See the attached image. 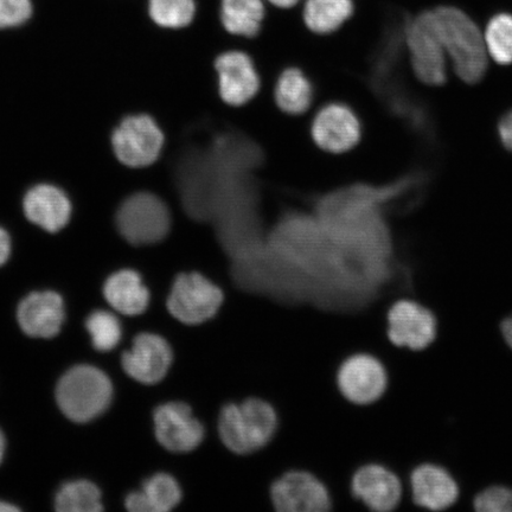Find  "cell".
Here are the masks:
<instances>
[{"mask_svg":"<svg viewBox=\"0 0 512 512\" xmlns=\"http://www.w3.org/2000/svg\"><path fill=\"white\" fill-rule=\"evenodd\" d=\"M279 428L277 409L266 399L251 396L228 402L217 416L221 444L235 456H252L272 443Z\"/></svg>","mask_w":512,"mask_h":512,"instance_id":"obj_2","label":"cell"},{"mask_svg":"<svg viewBox=\"0 0 512 512\" xmlns=\"http://www.w3.org/2000/svg\"><path fill=\"white\" fill-rule=\"evenodd\" d=\"M386 326L390 344L413 352L430 349L439 336L437 313L413 298H400L390 305Z\"/></svg>","mask_w":512,"mask_h":512,"instance_id":"obj_7","label":"cell"},{"mask_svg":"<svg viewBox=\"0 0 512 512\" xmlns=\"http://www.w3.org/2000/svg\"><path fill=\"white\" fill-rule=\"evenodd\" d=\"M408 18H400L389 28L377 53L371 85L390 114L405 124L422 142H433L435 128L428 107L411 92L402 72L403 48H406Z\"/></svg>","mask_w":512,"mask_h":512,"instance_id":"obj_1","label":"cell"},{"mask_svg":"<svg viewBox=\"0 0 512 512\" xmlns=\"http://www.w3.org/2000/svg\"><path fill=\"white\" fill-rule=\"evenodd\" d=\"M55 509L60 512H99L104 507L98 486L87 480L64 484L55 499Z\"/></svg>","mask_w":512,"mask_h":512,"instance_id":"obj_25","label":"cell"},{"mask_svg":"<svg viewBox=\"0 0 512 512\" xmlns=\"http://www.w3.org/2000/svg\"><path fill=\"white\" fill-rule=\"evenodd\" d=\"M354 12V0H306L303 19L312 34L325 36L341 29Z\"/></svg>","mask_w":512,"mask_h":512,"instance_id":"obj_24","label":"cell"},{"mask_svg":"<svg viewBox=\"0 0 512 512\" xmlns=\"http://www.w3.org/2000/svg\"><path fill=\"white\" fill-rule=\"evenodd\" d=\"M28 220L49 233L60 232L72 215V204L64 192L54 185L41 184L28 191L23 202Z\"/></svg>","mask_w":512,"mask_h":512,"instance_id":"obj_19","label":"cell"},{"mask_svg":"<svg viewBox=\"0 0 512 512\" xmlns=\"http://www.w3.org/2000/svg\"><path fill=\"white\" fill-rule=\"evenodd\" d=\"M477 512H512V485L490 484L473 497Z\"/></svg>","mask_w":512,"mask_h":512,"instance_id":"obj_29","label":"cell"},{"mask_svg":"<svg viewBox=\"0 0 512 512\" xmlns=\"http://www.w3.org/2000/svg\"><path fill=\"white\" fill-rule=\"evenodd\" d=\"M352 496L375 512H390L399 507L403 484L396 473L379 463L364 464L351 477Z\"/></svg>","mask_w":512,"mask_h":512,"instance_id":"obj_16","label":"cell"},{"mask_svg":"<svg viewBox=\"0 0 512 512\" xmlns=\"http://www.w3.org/2000/svg\"><path fill=\"white\" fill-rule=\"evenodd\" d=\"M183 490L170 473L159 472L145 480L142 490L131 492L125 499L131 512H169L183 501Z\"/></svg>","mask_w":512,"mask_h":512,"instance_id":"obj_21","label":"cell"},{"mask_svg":"<svg viewBox=\"0 0 512 512\" xmlns=\"http://www.w3.org/2000/svg\"><path fill=\"white\" fill-rule=\"evenodd\" d=\"M309 133L320 151L344 155L361 143L363 127L354 108L342 101H330L313 115Z\"/></svg>","mask_w":512,"mask_h":512,"instance_id":"obj_12","label":"cell"},{"mask_svg":"<svg viewBox=\"0 0 512 512\" xmlns=\"http://www.w3.org/2000/svg\"><path fill=\"white\" fill-rule=\"evenodd\" d=\"M18 510L19 508L15 507V505H12L8 502L0 501V512H15Z\"/></svg>","mask_w":512,"mask_h":512,"instance_id":"obj_35","label":"cell"},{"mask_svg":"<svg viewBox=\"0 0 512 512\" xmlns=\"http://www.w3.org/2000/svg\"><path fill=\"white\" fill-rule=\"evenodd\" d=\"M153 427L159 445L170 453L194 452L206 439V426L184 401H169L158 406L153 412Z\"/></svg>","mask_w":512,"mask_h":512,"instance_id":"obj_13","label":"cell"},{"mask_svg":"<svg viewBox=\"0 0 512 512\" xmlns=\"http://www.w3.org/2000/svg\"><path fill=\"white\" fill-rule=\"evenodd\" d=\"M498 134L505 149L512 152V110L505 113L499 120Z\"/></svg>","mask_w":512,"mask_h":512,"instance_id":"obj_31","label":"cell"},{"mask_svg":"<svg viewBox=\"0 0 512 512\" xmlns=\"http://www.w3.org/2000/svg\"><path fill=\"white\" fill-rule=\"evenodd\" d=\"M406 48L416 78L428 86H443L447 81V56L431 10L408 19Z\"/></svg>","mask_w":512,"mask_h":512,"instance_id":"obj_10","label":"cell"},{"mask_svg":"<svg viewBox=\"0 0 512 512\" xmlns=\"http://www.w3.org/2000/svg\"><path fill=\"white\" fill-rule=\"evenodd\" d=\"M171 209L162 198L151 192H137L118 210L119 232L134 246L156 245L171 233Z\"/></svg>","mask_w":512,"mask_h":512,"instance_id":"obj_6","label":"cell"},{"mask_svg":"<svg viewBox=\"0 0 512 512\" xmlns=\"http://www.w3.org/2000/svg\"><path fill=\"white\" fill-rule=\"evenodd\" d=\"M86 328L92 337L93 347L99 351L113 350L123 336L119 319L107 311L93 312L87 319Z\"/></svg>","mask_w":512,"mask_h":512,"instance_id":"obj_28","label":"cell"},{"mask_svg":"<svg viewBox=\"0 0 512 512\" xmlns=\"http://www.w3.org/2000/svg\"><path fill=\"white\" fill-rule=\"evenodd\" d=\"M18 323L30 337L53 338L64 322V304L55 292L31 293L18 306Z\"/></svg>","mask_w":512,"mask_h":512,"instance_id":"obj_18","label":"cell"},{"mask_svg":"<svg viewBox=\"0 0 512 512\" xmlns=\"http://www.w3.org/2000/svg\"><path fill=\"white\" fill-rule=\"evenodd\" d=\"M226 296L221 286L200 271H182L172 281L166 309L177 322L195 328L219 315Z\"/></svg>","mask_w":512,"mask_h":512,"instance_id":"obj_4","label":"cell"},{"mask_svg":"<svg viewBox=\"0 0 512 512\" xmlns=\"http://www.w3.org/2000/svg\"><path fill=\"white\" fill-rule=\"evenodd\" d=\"M149 14L158 27L171 30L188 28L196 16L195 0H149Z\"/></svg>","mask_w":512,"mask_h":512,"instance_id":"obj_26","label":"cell"},{"mask_svg":"<svg viewBox=\"0 0 512 512\" xmlns=\"http://www.w3.org/2000/svg\"><path fill=\"white\" fill-rule=\"evenodd\" d=\"M11 253V240L8 233L0 228V266H3L9 260Z\"/></svg>","mask_w":512,"mask_h":512,"instance_id":"obj_32","label":"cell"},{"mask_svg":"<svg viewBox=\"0 0 512 512\" xmlns=\"http://www.w3.org/2000/svg\"><path fill=\"white\" fill-rule=\"evenodd\" d=\"M174 362V349L168 339L152 332H143L134 338L132 348L121 357L125 373L145 386L162 382Z\"/></svg>","mask_w":512,"mask_h":512,"instance_id":"obj_15","label":"cell"},{"mask_svg":"<svg viewBox=\"0 0 512 512\" xmlns=\"http://www.w3.org/2000/svg\"><path fill=\"white\" fill-rule=\"evenodd\" d=\"M31 11L30 0H0V29L18 27L27 22Z\"/></svg>","mask_w":512,"mask_h":512,"instance_id":"obj_30","label":"cell"},{"mask_svg":"<svg viewBox=\"0 0 512 512\" xmlns=\"http://www.w3.org/2000/svg\"><path fill=\"white\" fill-rule=\"evenodd\" d=\"M316 99V86L303 68L288 66L280 70L273 86V101L281 114L303 117Z\"/></svg>","mask_w":512,"mask_h":512,"instance_id":"obj_20","label":"cell"},{"mask_svg":"<svg viewBox=\"0 0 512 512\" xmlns=\"http://www.w3.org/2000/svg\"><path fill=\"white\" fill-rule=\"evenodd\" d=\"M268 496L278 512H328L334 503L322 480L310 471L298 469L275 479Z\"/></svg>","mask_w":512,"mask_h":512,"instance_id":"obj_14","label":"cell"},{"mask_svg":"<svg viewBox=\"0 0 512 512\" xmlns=\"http://www.w3.org/2000/svg\"><path fill=\"white\" fill-rule=\"evenodd\" d=\"M265 17L262 0H221L220 21L229 35L254 38L260 34Z\"/></svg>","mask_w":512,"mask_h":512,"instance_id":"obj_23","label":"cell"},{"mask_svg":"<svg viewBox=\"0 0 512 512\" xmlns=\"http://www.w3.org/2000/svg\"><path fill=\"white\" fill-rule=\"evenodd\" d=\"M113 386L101 370L91 366L70 369L56 389V400L70 420L88 422L104 413L112 401Z\"/></svg>","mask_w":512,"mask_h":512,"instance_id":"obj_5","label":"cell"},{"mask_svg":"<svg viewBox=\"0 0 512 512\" xmlns=\"http://www.w3.org/2000/svg\"><path fill=\"white\" fill-rule=\"evenodd\" d=\"M272 5L277 6L279 9H292L298 5L300 0H268Z\"/></svg>","mask_w":512,"mask_h":512,"instance_id":"obj_34","label":"cell"},{"mask_svg":"<svg viewBox=\"0 0 512 512\" xmlns=\"http://www.w3.org/2000/svg\"><path fill=\"white\" fill-rule=\"evenodd\" d=\"M115 156L132 169L147 168L162 156L165 134L149 114L126 117L112 137Z\"/></svg>","mask_w":512,"mask_h":512,"instance_id":"obj_11","label":"cell"},{"mask_svg":"<svg viewBox=\"0 0 512 512\" xmlns=\"http://www.w3.org/2000/svg\"><path fill=\"white\" fill-rule=\"evenodd\" d=\"M409 490L416 507L444 511L458 503L460 488L456 477L443 465L422 463L409 475Z\"/></svg>","mask_w":512,"mask_h":512,"instance_id":"obj_17","label":"cell"},{"mask_svg":"<svg viewBox=\"0 0 512 512\" xmlns=\"http://www.w3.org/2000/svg\"><path fill=\"white\" fill-rule=\"evenodd\" d=\"M216 92L223 105L242 108L251 104L262 89V76L246 51H222L213 61Z\"/></svg>","mask_w":512,"mask_h":512,"instance_id":"obj_8","label":"cell"},{"mask_svg":"<svg viewBox=\"0 0 512 512\" xmlns=\"http://www.w3.org/2000/svg\"><path fill=\"white\" fill-rule=\"evenodd\" d=\"M108 303L125 316H139L150 305V291L142 275L133 270H123L111 275L104 288Z\"/></svg>","mask_w":512,"mask_h":512,"instance_id":"obj_22","label":"cell"},{"mask_svg":"<svg viewBox=\"0 0 512 512\" xmlns=\"http://www.w3.org/2000/svg\"><path fill=\"white\" fill-rule=\"evenodd\" d=\"M499 332H501L505 345L512 351V313L499 323Z\"/></svg>","mask_w":512,"mask_h":512,"instance_id":"obj_33","label":"cell"},{"mask_svg":"<svg viewBox=\"0 0 512 512\" xmlns=\"http://www.w3.org/2000/svg\"><path fill=\"white\" fill-rule=\"evenodd\" d=\"M5 451V439L2 431H0V463H2Z\"/></svg>","mask_w":512,"mask_h":512,"instance_id":"obj_36","label":"cell"},{"mask_svg":"<svg viewBox=\"0 0 512 512\" xmlns=\"http://www.w3.org/2000/svg\"><path fill=\"white\" fill-rule=\"evenodd\" d=\"M435 28L458 78L469 85L482 81L489 66L484 34L473 19L456 6L431 10Z\"/></svg>","mask_w":512,"mask_h":512,"instance_id":"obj_3","label":"cell"},{"mask_svg":"<svg viewBox=\"0 0 512 512\" xmlns=\"http://www.w3.org/2000/svg\"><path fill=\"white\" fill-rule=\"evenodd\" d=\"M336 384L345 401L357 407H368L388 392L389 374L379 358L357 352L339 364Z\"/></svg>","mask_w":512,"mask_h":512,"instance_id":"obj_9","label":"cell"},{"mask_svg":"<svg viewBox=\"0 0 512 512\" xmlns=\"http://www.w3.org/2000/svg\"><path fill=\"white\" fill-rule=\"evenodd\" d=\"M491 59L502 66L512 63V15L498 14L490 19L484 32Z\"/></svg>","mask_w":512,"mask_h":512,"instance_id":"obj_27","label":"cell"}]
</instances>
